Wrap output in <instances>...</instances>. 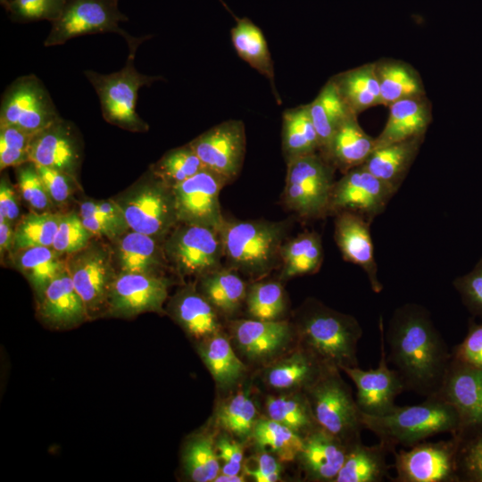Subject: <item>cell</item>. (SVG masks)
<instances>
[{
	"mask_svg": "<svg viewBox=\"0 0 482 482\" xmlns=\"http://www.w3.org/2000/svg\"><path fill=\"white\" fill-rule=\"evenodd\" d=\"M201 293L224 313H233L245 297V283L235 272L219 269L202 277Z\"/></svg>",
	"mask_w": 482,
	"mask_h": 482,
	"instance_id": "obj_41",
	"label": "cell"
},
{
	"mask_svg": "<svg viewBox=\"0 0 482 482\" xmlns=\"http://www.w3.org/2000/svg\"><path fill=\"white\" fill-rule=\"evenodd\" d=\"M35 165L54 205L61 206L68 203L79 184L77 178L57 170Z\"/></svg>",
	"mask_w": 482,
	"mask_h": 482,
	"instance_id": "obj_54",
	"label": "cell"
},
{
	"mask_svg": "<svg viewBox=\"0 0 482 482\" xmlns=\"http://www.w3.org/2000/svg\"><path fill=\"white\" fill-rule=\"evenodd\" d=\"M198 352L211 375L220 386H233L245 370L229 340L219 333L201 341Z\"/></svg>",
	"mask_w": 482,
	"mask_h": 482,
	"instance_id": "obj_38",
	"label": "cell"
},
{
	"mask_svg": "<svg viewBox=\"0 0 482 482\" xmlns=\"http://www.w3.org/2000/svg\"><path fill=\"white\" fill-rule=\"evenodd\" d=\"M378 79L381 104L426 95L420 73L409 63L392 58L374 62Z\"/></svg>",
	"mask_w": 482,
	"mask_h": 482,
	"instance_id": "obj_33",
	"label": "cell"
},
{
	"mask_svg": "<svg viewBox=\"0 0 482 482\" xmlns=\"http://www.w3.org/2000/svg\"><path fill=\"white\" fill-rule=\"evenodd\" d=\"M152 36L134 37L128 43L129 55L124 67L115 72L102 74L87 70L84 75L98 96L103 118L110 124L132 132L148 130V124L136 112L137 94L142 87L164 80L163 77L145 75L135 67L138 46Z\"/></svg>",
	"mask_w": 482,
	"mask_h": 482,
	"instance_id": "obj_3",
	"label": "cell"
},
{
	"mask_svg": "<svg viewBox=\"0 0 482 482\" xmlns=\"http://www.w3.org/2000/svg\"><path fill=\"white\" fill-rule=\"evenodd\" d=\"M375 147V138L362 129L356 115H351L337 128L321 155L345 173L362 165Z\"/></svg>",
	"mask_w": 482,
	"mask_h": 482,
	"instance_id": "obj_29",
	"label": "cell"
},
{
	"mask_svg": "<svg viewBox=\"0 0 482 482\" xmlns=\"http://www.w3.org/2000/svg\"><path fill=\"white\" fill-rule=\"evenodd\" d=\"M250 315L261 320H277L285 309L284 290L278 282L253 284L247 295Z\"/></svg>",
	"mask_w": 482,
	"mask_h": 482,
	"instance_id": "obj_47",
	"label": "cell"
},
{
	"mask_svg": "<svg viewBox=\"0 0 482 482\" xmlns=\"http://www.w3.org/2000/svg\"><path fill=\"white\" fill-rule=\"evenodd\" d=\"M380 360L377 369L361 370L358 366L343 367L357 388V404L362 413L384 415L395 408V400L403 390L404 383L395 370L388 367L385 350V329L379 321Z\"/></svg>",
	"mask_w": 482,
	"mask_h": 482,
	"instance_id": "obj_17",
	"label": "cell"
},
{
	"mask_svg": "<svg viewBox=\"0 0 482 482\" xmlns=\"http://www.w3.org/2000/svg\"><path fill=\"white\" fill-rule=\"evenodd\" d=\"M287 163L284 189L287 206L307 219L328 213L336 168L318 153L294 158Z\"/></svg>",
	"mask_w": 482,
	"mask_h": 482,
	"instance_id": "obj_8",
	"label": "cell"
},
{
	"mask_svg": "<svg viewBox=\"0 0 482 482\" xmlns=\"http://www.w3.org/2000/svg\"><path fill=\"white\" fill-rule=\"evenodd\" d=\"M162 246L167 262L181 277H203L217 270L224 257L219 231L205 226L179 223Z\"/></svg>",
	"mask_w": 482,
	"mask_h": 482,
	"instance_id": "obj_10",
	"label": "cell"
},
{
	"mask_svg": "<svg viewBox=\"0 0 482 482\" xmlns=\"http://www.w3.org/2000/svg\"><path fill=\"white\" fill-rule=\"evenodd\" d=\"M286 229L283 221L225 220L219 229L224 257L232 269L264 275L281 260Z\"/></svg>",
	"mask_w": 482,
	"mask_h": 482,
	"instance_id": "obj_4",
	"label": "cell"
},
{
	"mask_svg": "<svg viewBox=\"0 0 482 482\" xmlns=\"http://www.w3.org/2000/svg\"><path fill=\"white\" fill-rule=\"evenodd\" d=\"M83 155V143L77 127L62 117L33 135L29 162L77 178Z\"/></svg>",
	"mask_w": 482,
	"mask_h": 482,
	"instance_id": "obj_19",
	"label": "cell"
},
{
	"mask_svg": "<svg viewBox=\"0 0 482 482\" xmlns=\"http://www.w3.org/2000/svg\"><path fill=\"white\" fill-rule=\"evenodd\" d=\"M157 239L129 229L113 241L112 253L118 272L160 275L167 262Z\"/></svg>",
	"mask_w": 482,
	"mask_h": 482,
	"instance_id": "obj_26",
	"label": "cell"
},
{
	"mask_svg": "<svg viewBox=\"0 0 482 482\" xmlns=\"http://www.w3.org/2000/svg\"><path fill=\"white\" fill-rule=\"evenodd\" d=\"M16 177L23 200L35 212H52L54 204L33 162H29L16 167Z\"/></svg>",
	"mask_w": 482,
	"mask_h": 482,
	"instance_id": "obj_50",
	"label": "cell"
},
{
	"mask_svg": "<svg viewBox=\"0 0 482 482\" xmlns=\"http://www.w3.org/2000/svg\"><path fill=\"white\" fill-rule=\"evenodd\" d=\"M308 108L319 137V151L323 155L337 128L348 117L355 114L348 108L330 79L314 100L308 104Z\"/></svg>",
	"mask_w": 482,
	"mask_h": 482,
	"instance_id": "obj_35",
	"label": "cell"
},
{
	"mask_svg": "<svg viewBox=\"0 0 482 482\" xmlns=\"http://www.w3.org/2000/svg\"><path fill=\"white\" fill-rule=\"evenodd\" d=\"M244 470L257 482H275L280 478L281 467L278 461L266 452L256 456L253 468L245 466Z\"/></svg>",
	"mask_w": 482,
	"mask_h": 482,
	"instance_id": "obj_58",
	"label": "cell"
},
{
	"mask_svg": "<svg viewBox=\"0 0 482 482\" xmlns=\"http://www.w3.org/2000/svg\"><path fill=\"white\" fill-rule=\"evenodd\" d=\"M79 214L85 227L95 236L113 242L130 229L124 215H111L96 209L91 200L79 204Z\"/></svg>",
	"mask_w": 482,
	"mask_h": 482,
	"instance_id": "obj_49",
	"label": "cell"
},
{
	"mask_svg": "<svg viewBox=\"0 0 482 482\" xmlns=\"http://www.w3.org/2000/svg\"><path fill=\"white\" fill-rule=\"evenodd\" d=\"M395 192L361 165L345 172L335 182L328 212H353L371 222L385 210Z\"/></svg>",
	"mask_w": 482,
	"mask_h": 482,
	"instance_id": "obj_16",
	"label": "cell"
},
{
	"mask_svg": "<svg viewBox=\"0 0 482 482\" xmlns=\"http://www.w3.org/2000/svg\"><path fill=\"white\" fill-rule=\"evenodd\" d=\"M452 357L460 362L482 370V324L470 323L465 338L453 348Z\"/></svg>",
	"mask_w": 482,
	"mask_h": 482,
	"instance_id": "obj_56",
	"label": "cell"
},
{
	"mask_svg": "<svg viewBox=\"0 0 482 482\" xmlns=\"http://www.w3.org/2000/svg\"><path fill=\"white\" fill-rule=\"evenodd\" d=\"M227 180L204 168L189 179L173 186L179 223L210 227L219 231L225 219L220 193Z\"/></svg>",
	"mask_w": 482,
	"mask_h": 482,
	"instance_id": "obj_14",
	"label": "cell"
},
{
	"mask_svg": "<svg viewBox=\"0 0 482 482\" xmlns=\"http://www.w3.org/2000/svg\"><path fill=\"white\" fill-rule=\"evenodd\" d=\"M325 364L305 348L299 349L269 367L265 381L275 389H294L311 386Z\"/></svg>",
	"mask_w": 482,
	"mask_h": 482,
	"instance_id": "obj_36",
	"label": "cell"
},
{
	"mask_svg": "<svg viewBox=\"0 0 482 482\" xmlns=\"http://www.w3.org/2000/svg\"><path fill=\"white\" fill-rule=\"evenodd\" d=\"M256 413L252 399L245 394H237L220 407L216 421L224 430L244 438L252 434Z\"/></svg>",
	"mask_w": 482,
	"mask_h": 482,
	"instance_id": "obj_46",
	"label": "cell"
},
{
	"mask_svg": "<svg viewBox=\"0 0 482 482\" xmlns=\"http://www.w3.org/2000/svg\"><path fill=\"white\" fill-rule=\"evenodd\" d=\"M266 411L270 419L306 435L320 425L315 420L307 396L300 395L269 396Z\"/></svg>",
	"mask_w": 482,
	"mask_h": 482,
	"instance_id": "obj_42",
	"label": "cell"
},
{
	"mask_svg": "<svg viewBox=\"0 0 482 482\" xmlns=\"http://www.w3.org/2000/svg\"><path fill=\"white\" fill-rule=\"evenodd\" d=\"M363 428L395 452L396 445L412 446L440 433L460 434L458 412L437 395L420 404L395 406L390 412L373 416L362 412Z\"/></svg>",
	"mask_w": 482,
	"mask_h": 482,
	"instance_id": "obj_2",
	"label": "cell"
},
{
	"mask_svg": "<svg viewBox=\"0 0 482 482\" xmlns=\"http://www.w3.org/2000/svg\"><path fill=\"white\" fill-rule=\"evenodd\" d=\"M385 339L392 362L405 389L427 397L436 395L452 360V353L422 306L407 303L397 308Z\"/></svg>",
	"mask_w": 482,
	"mask_h": 482,
	"instance_id": "obj_1",
	"label": "cell"
},
{
	"mask_svg": "<svg viewBox=\"0 0 482 482\" xmlns=\"http://www.w3.org/2000/svg\"><path fill=\"white\" fill-rule=\"evenodd\" d=\"M65 267L89 320L106 316L118 273L112 246L92 239L83 249L65 256Z\"/></svg>",
	"mask_w": 482,
	"mask_h": 482,
	"instance_id": "obj_9",
	"label": "cell"
},
{
	"mask_svg": "<svg viewBox=\"0 0 482 482\" xmlns=\"http://www.w3.org/2000/svg\"><path fill=\"white\" fill-rule=\"evenodd\" d=\"M14 226L6 220H0V253L3 257L12 248Z\"/></svg>",
	"mask_w": 482,
	"mask_h": 482,
	"instance_id": "obj_60",
	"label": "cell"
},
{
	"mask_svg": "<svg viewBox=\"0 0 482 482\" xmlns=\"http://www.w3.org/2000/svg\"><path fill=\"white\" fill-rule=\"evenodd\" d=\"M458 412L460 435L482 428V370L452 357L442 386L436 394Z\"/></svg>",
	"mask_w": 482,
	"mask_h": 482,
	"instance_id": "obj_20",
	"label": "cell"
},
{
	"mask_svg": "<svg viewBox=\"0 0 482 482\" xmlns=\"http://www.w3.org/2000/svg\"><path fill=\"white\" fill-rule=\"evenodd\" d=\"M252 434L260 447L284 461L298 457L303 444L301 435L270 418L257 420Z\"/></svg>",
	"mask_w": 482,
	"mask_h": 482,
	"instance_id": "obj_43",
	"label": "cell"
},
{
	"mask_svg": "<svg viewBox=\"0 0 482 482\" xmlns=\"http://www.w3.org/2000/svg\"><path fill=\"white\" fill-rule=\"evenodd\" d=\"M215 445L219 459L223 461L220 472L226 475H237L244 457L241 445L227 437L220 438Z\"/></svg>",
	"mask_w": 482,
	"mask_h": 482,
	"instance_id": "obj_57",
	"label": "cell"
},
{
	"mask_svg": "<svg viewBox=\"0 0 482 482\" xmlns=\"http://www.w3.org/2000/svg\"><path fill=\"white\" fill-rule=\"evenodd\" d=\"M338 371L337 367L324 365L305 390L320 427L350 446L361 441L362 411Z\"/></svg>",
	"mask_w": 482,
	"mask_h": 482,
	"instance_id": "obj_7",
	"label": "cell"
},
{
	"mask_svg": "<svg viewBox=\"0 0 482 482\" xmlns=\"http://www.w3.org/2000/svg\"><path fill=\"white\" fill-rule=\"evenodd\" d=\"M237 345L245 356L253 361L266 360L281 351L291 337L286 321L244 320L233 325Z\"/></svg>",
	"mask_w": 482,
	"mask_h": 482,
	"instance_id": "obj_24",
	"label": "cell"
},
{
	"mask_svg": "<svg viewBox=\"0 0 482 482\" xmlns=\"http://www.w3.org/2000/svg\"><path fill=\"white\" fill-rule=\"evenodd\" d=\"M463 439L454 435L448 440L418 443L410 450L394 452L396 482L459 481V453Z\"/></svg>",
	"mask_w": 482,
	"mask_h": 482,
	"instance_id": "obj_13",
	"label": "cell"
},
{
	"mask_svg": "<svg viewBox=\"0 0 482 482\" xmlns=\"http://www.w3.org/2000/svg\"><path fill=\"white\" fill-rule=\"evenodd\" d=\"M366 218L343 211L337 213L335 240L345 260L360 266L367 274L371 289L379 293L383 286L378 277L374 247Z\"/></svg>",
	"mask_w": 482,
	"mask_h": 482,
	"instance_id": "obj_22",
	"label": "cell"
},
{
	"mask_svg": "<svg viewBox=\"0 0 482 482\" xmlns=\"http://www.w3.org/2000/svg\"><path fill=\"white\" fill-rule=\"evenodd\" d=\"M453 286L470 312L482 317V258L470 272L455 278Z\"/></svg>",
	"mask_w": 482,
	"mask_h": 482,
	"instance_id": "obj_55",
	"label": "cell"
},
{
	"mask_svg": "<svg viewBox=\"0 0 482 482\" xmlns=\"http://www.w3.org/2000/svg\"><path fill=\"white\" fill-rule=\"evenodd\" d=\"M61 116L42 81L34 74L13 80L0 105V127L12 126L34 135Z\"/></svg>",
	"mask_w": 482,
	"mask_h": 482,
	"instance_id": "obj_12",
	"label": "cell"
},
{
	"mask_svg": "<svg viewBox=\"0 0 482 482\" xmlns=\"http://www.w3.org/2000/svg\"><path fill=\"white\" fill-rule=\"evenodd\" d=\"M330 79L353 113L381 104L375 62H369L334 75Z\"/></svg>",
	"mask_w": 482,
	"mask_h": 482,
	"instance_id": "obj_32",
	"label": "cell"
},
{
	"mask_svg": "<svg viewBox=\"0 0 482 482\" xmlns=\"http://www.w3.org/2000/svg\"><path fill=\"white\" fill-rule=\"evenodd\" d=\"M388 446L379 442L374 445H364L362 442L348 447L345 462L335 482H379L387 475L386 463Z\"/></svg>",
	"mask_w": 482,
	"mask_h": 482,
	"instance_id": "obj_34",
	"label": "cell"
},
{
	"mask_svg": "<svg viewBox=\"0 0 482 482\" xmlns=\"http://www.w3.org/2000/svg\"><path fill=\"white\" fill-rule=\"evenodd\" d=\"M66 0H8L4 9L13 21L53 22L61 15Z\"/></svg>",
	"mask_w": 482,
	"mask_h": 482,
	"instance_id": "obj_51",
	"label": "cell"
},
{
	"mask_svg": "<svg viewBox=\"0 0 482 482\" xmlns=\"http://www.w3.org/2000/svg\"><path fill=\"white\" fill-rule=\"evenodd\" d=\"M119 0H66L61 15L54 21L45 39L46 47L63 45L85 35L113 32L124 37L127 44L135 37L120 29L119 23L128 21L118 7Z\"/></svg>",
	"mask_w": 482,
	"mask_h": 482,
	"instance_id": "obj_11",
	"label": "cell"
},
{
	"mask_svg": "<svg viewBox=\"0 0 482 482\" xmlns=\"http://www.w3.org/2000/svg\"><path fill=\"white\" fill-rule=\"evenodd\" d=\"M182 467L192 481H214L221 469L212 435L200 433L187 441L182 452Z\"/></svg>",
	"mask_w": 482,
	"mask_h": 482,
	"instance_id": "obj_40",
	"label": "cell"
},
{
	"mask_svg": "<svg viewBox=\"0 0 482 482\" xmlns=\"http://www.w3.org/2000/svg\"><path fill=\"white\" fill-rule=\"evenodd\" d=\"M0 3L4 6V8H5L8 4V0H0Z\"/></svg>",
	"mask_w": 482,
	"mask_h": 482,
	"instance_id": "obj_62",
	"label": "cell"
},
{
	"mask_svg": "<svg viewBox=\"0 0 482 482\" xmlns=\"http://www.w3.org/2000/svg\"><path fill=\"white\" fill-rule=\"evenodd\" d=\"M168 287L169 281L161 275L118 272L106 316L130 319L145 312H161Z\"/></svg>",
	"mask_w": 482,
	"mask_h": 482,
	"instance_id": "obj_18",
	"label": "cell"
},
{
	"mask_svg": "<svg viewBox=\"0 0 482 482\" xmlns=\"http://www.w3.org/2000/svg\"><path fill=\"white\" fill-rule=\"evenodd\" d=\"M220 2L236 21V25L230 29V36L237 55L269 80L272 93L280 104L281 99L274 79L273 62L262 30L249 18L235 15L222 0Z\"/></svg>",
	"mask_w": 482,
	"mask_h": 482,
	"instance_id": "obj_28",
	"label": "cell"
},
{
	"mask_svg": "<svg viewBox=\"0 0 482 482\" xmlns=\"http://www.w3.org/2000/svg\"><path fill=\"white\" fill-rule=\"evenodd\" d=\"M170 312L192 338L203 341L219 333L220 320L216 308L192 287L180 290L173 297Z\"/></svg>",
	"mask_w": 482,
	"mask_h": 482,
	"instance_id": "obj_27",
	"label": "cell"
},
{
	"mask_svg": "<svg viewBox=\"0 0 482 482\" xmlns=\"http://www.w3.org/2000/svg\"><path fill=\"white\" fill-rule=\"evenodd\" d=\"M280 259L282 279L316 272L323 259L320 237L316 232L299 235L282 245Z\"/></svg>",
	"mask_w": 482,
	"mask_h": 482,
	"instance_id": "obj_39",
	"label": "cell"
},
{
	"mask_svg": "<svg viewBox=\"0 0 482 482\" xmlns=\"http://www.w3.org/2000/svg\"><path fill=\"white\" fill-rule=\"evenodd\" d=\"M362 335L352 316L320 303L312 304L300 325L304 348L323 364L337 367L358 366L357 344Z\"/></svg>",
	"mask_w": 482,
	"mask_h": 482,
	"instance_id": "obj_5",
	"label": "cell"
},
{
	"mask_svg": "<svg viewBox=\"0 0 482 482\" xmlns=\"http://www.w3.org/2000/svg\"><path fill=\"white\" fill-rule=\"evenodd\" d=\"M348 447L319 426L304 436L298 457L311 478L334 481L345 462Z\"/></svg>",
	"mask_w": 482,
	"mask_h": 482,
	"instance_id": "obj_23",
	"label": "cell"
},
{
	"mask_svg": "<svg viewBox=\"0 0 482 482\" xmlns=\"http://www.w3.org/2000/svg\"><path fill=\"white\" fill-rule=\"evenodd\" d=\"M12 265L27 278L39 300L49 283L65 267V256L52 246H31L10 253Z\"/></svg>",
	"mask_w": 482,
	"mask_h": 482,
	"instance_id": "obj_31",
	"label": "cell"
},
{
	"mask_svg": "<svg viewBox=\"0 0 482 482\" xmlns=\"http://www.w3.org/2000/svg\"><path fill=\"white\" fill-rule=\"evenodd\" d=\"M94 237L79 213H62L52 247L66 256L86 247Z\"/></svg>",
	"mask_w": 482,
	"mask_h": 482,
	"instance_id": "obj_48",
	"label": "cell"
},
{
	"mask_svg": "<svg viewBox=\"0 0 482 482\" xmlns=\"http://www.w3.org/2000/svg\"><path fill=\"white\" fill-rule=\"evenodd\" d=\"M188 145L204 167L229 182L241 170L245 154V130L241 120H228L204 131Z\"/></svg>",
	"mask_w": 482,
	"mask_h": 482,
	"instance_id": "obj_15",
	"label": "cell"
},
{
	"mask_svg": "<svg viewBox=\"0 0 482 482\" xmlns=\"http://www.w3.org/2000/svg\"><path fill=\"white\" fill-rule=\"evenodd\" d=\"M204 168V165L187 144L167 152L150 170L172 187Z\"/></svg>",
	"mask_w": 482,
	"mask_h": 482,
	"instance_id": "obj_45",
	"label": "cell"
},
{
	"mask_svg": "<svg viewBox=\"0 0 482 482\" xmlns=\"http://www.w3.org/2000/svg\"><path fill=\"white\" fill-rule=\"evenodd\" d=\"M424 136L377 147L362 166L375 177L398 190L413 163Z\"/></svg>",
	"mask_w": 482,
	"mask_h": 482,
	"instance_id": "obj_30",
	"label": "cell"
},
{
	"mask_svg": "<svg viewBox=\"0 0 482 482\" xmlns=\"http://www.w3.org/2000/svg\"><path fill=\"white\" fill-rule=\"evenodd\" d=\"M37 314L46 327L54 330L75 328L90 320L66 268L49 283L37 301Z\"/></svg>",
	"mask_w": 482,
	"mask_h": 482,
	"instance_id": "obj_21",
	"label": "cell"
},
{
	"mask_svg": "<svg viewBox=\"0 0 482 482\" xmlns=\"http://www.w3.org/2000/svg\"><path fill=\"white\" fill-rule=\"evenodd\" d=\"M388 108L387 120L375 138V148L425 136L432 120L431 103L426 95L396 101Z\"/></svg>",
	"mask_w": 482,
	"mask_h": 482,
	"instance_id": "obj_25",
	"label": "cell"
},
{
	"mask_svg": "<svg viewBox=\"0 0 482 482\" xmlns=\"http://www.w3.org/2000/svg\"><path fill=\"white\" fill-rule=\"evenodd\" d=\"M20 209L14 189L6 178L0 182V220H6L15 226Z\"/></svg>",
	"mask_w": 482,
	"mask_h": 482,
	"instance_id": "obj_59",
	"label": "cell"
},
{
	"mask_svg": "<svg viewBox=\"0 0 482 482\" xmlns=\"http://www.w3.org/2000/svg\"><path fill=\"white\" fill-rule=\"evenodd\" d=\"M120 207L131 230L164 241L179 224L171 187L150 169L119 198Z\"/></svg>",
	"mask_w": 482,
	"mask_h": 482,
	"instance_id": "obj_6",
	"label": "cell"
},
{
	"mask_svg": "<svg viewBox=\"0 0 482 482\" xmlns=\"http://www.w3.org/2000/svg\"><path fill=\"white\" fill-rule=\"evenodd\" d=\"M319 150V137L310 116L308 104L287 109L282 115V151L286 161Z\"/></svg>",
	"mask_w": 482,
	"mask_h": 482,
	"instance_id": "obj_37",
	"label": "cell"
},
{
	"mask_svg": "<svg viewBox=\"0 0 482 482\" xmlns=\"http://www.w3.org/2000/svg\"><path fill=\"white\" fill-rule=\"evenodd\" d=\"M215 482H242L244 481V478L242 476L237 475H226V474H220L218 475L217 478L214 479Z\"/></svg>",
	"mask_w": 482,
	"mask_h": 482,
	"instance_id": "obj_61",
	"label": "cell"
},
{
	"mask_svg": "<svg viewBox=\"0 0 482 482\" xmlns=\"http://www.w3.org/2000/svg\"><path fill=\"white\" fill-rule=\"evenodd\" d=\"M62 213L33 212L14 226L12 250L31 246H52Z\"/></svg>",
	"mask_w": 482,
	"mask_h": 482,
	"instance_id": "obj_44",
	"label": "cell"
},
{
	"mask_svg": "<svg viewBox=\"0 0 482 482\" xmlns=\"http://www.w3.org/2000/svg\"><path fill=\"white\" fill-rule=\"evenodd\" d=\"M461 478L482 482V428L472 437L463 436L459 453Z\"/></svg>",
	"mask_w": 482,
	"mask_h": 482,
	"instance_id": "obj_53",
	"label": "cell"
},
{
	"mask_svg": "<svg viewBox=\"0 0 482 482\" xmlns=\"http://www.w3.org/2000/svg\"><path fill=\"white\" fill-rule=\"evenodd\" d=\"M33 135L12 126L0 127V169L18 167L29 162Z\"/></svg>",
	"mask_w": 482,
	"mask_h": 482,
	"instance_id": "obj_52",
	"label": "cell"
}]
</instances>
